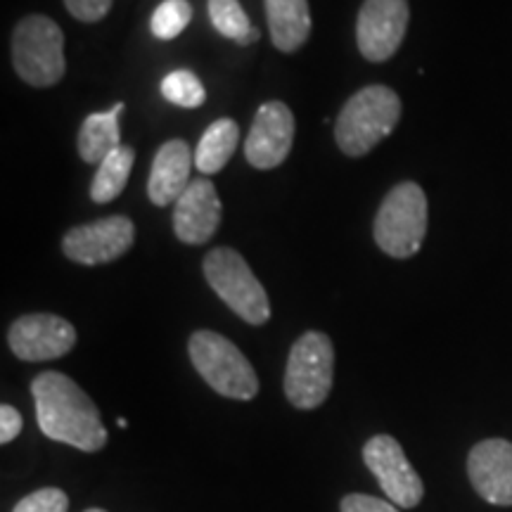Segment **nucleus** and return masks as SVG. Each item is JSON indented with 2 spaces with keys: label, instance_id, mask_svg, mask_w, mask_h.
<instances>
[{
  "label": "nucleus",
  "instance_id": "nucleus-1",
  "mask_svg": "<svg viewBox=\"0 0 512 512\" xmlns=\"http://www.w3.org/2000/svg\"><path fill=\"white\" fill-rule=\"evenodd\" d=\"M31 394L36 403L38 427L48 439L86 453L105 448L107 430L98 406L72 377L48 370L31 382Z\"/></svg>",
  "mask_w": 512,
  "mask_h": 512
},
{
  "label": "nucleus",
  "instance_id": "nucleus-2",
  "mask_svg": "<svg viewBox=\"0 0 512 512\" xmlns=\"http://www.w3.org/2000/svg\"><path fill=\"white\" fill-rule=\"evenodd\" d=\"M401 119V100L392 88L368 86L358 91L339 112L337 145L344 155L363 157L394 131Z\"/></svg>",
  "mask_w": 512,
  "mask_h": 512
},
{
  "label": "nucleus",
  "instance_id": "nucleus-3",
  "mask_svg": "<svg viewBox=\"0 0 512 512\" xmlns=\"http://www.w3.org/2000/svg\"><path fill=\"white\" fill-rule=\"evenodd\" d=\"M188 354L202 380L226 399L249 401L259 394V377L252 363L228 337L197 330L188 342Z\"/></svg>",
  "mask_w": 512,
  "mask_h": 512
},
{
  "label": "nucleus",
  "instance_id": "nucleus-4",
  "mask_svg": "<svg viewBox=\"0 0 512 512\" xmlns=\"http://www.w3.org/2000/svg\"><path fill=\"white\" fill-rule=\"evenodd\" d=\"M427 233V195L418 183H399L375 216V242L384 254L408 259L418 254Z\"/></svg>",
  "mask_w": 512,
  "mask_h": 512
},
{
  "label": "nucleus",
  "instance_id": "nucleus-5",
  "mask_svg": "<svg viewBox=\"0 0 512 512\" xmlns=\"http://www.w3.org/2000/svg\"><path fill=\"white\" fill-rule=\"evenodd\" d=\"M335 380V347L323 332H304L294 342L285 370V396L294 408L313 411L328 399Z\"/></svg>",
  "mask_w": 512,
  "mask_h": 512
},
{
  "label": "nucleus",
  "instance_id": "nucleus-6",
  "mask_svg": "<svg viewBox=\"0 0 512 512\" xmlns=\"http://www.w3.org/2000/svg\"><path fill=\"white\" fill-rule=\"evenodd\" d=\"M204 278L226 306L249 325H264L271 318V304L264 285L252 268L230 247L211 249L204 256Z\"/></svg>",
  "mask_w": 512,
  "mask_h": 512
},
{
  "label": "nucleus",
  "instance_id": "nucleus-7",
  "mask_svg": "<svg viewBox=\"0 0 512 512\" xmlns=\"http://www.w3.org/2000/svg\"><path fill=\"white\" fill-rule=\"evenodd\" d=\"M12 60L29 86H55L64 74V34L50 17L31 15L17 24Z\"/></svg>",
  "mask_w": 512,
  "mask_h": 512
},
{
  "label": "nucleus",
  "instance_id": "nucleus-8",
  "mask_svg": "<svg viewBox=\"0 0 512 512\" xmlns=\"http://www.w3.org/2000/svg\"><path fill=\"white\" fill-rule=\"evenodd\" d=\"M363 463L373 472L389 501L399 508H415L425 496V486L399 441L389 434H377L363 446Z\"/></svg>",
  "mask_w": 512,
  "mask_h": 512
},
{
  "label": "nucleus",
  "instance_id": "nucleus-9",
  "mask_svg": "<svg viewBox=\"0 0 512 512\" xmlns=\"http://www.w3.org/2000/svg\"><path fill=\"white\" fill-rule=\"evenodd\" d=\"M411 22L408 0H366L356 22V43L370 62L396 55Z\"/></svg>",
  "mask_w": 512,
  "mask_h": 512
},
{
  "label": "nucleus",
  "instance_id": "nucleus-10",
  "mask_svg": "<svg viewBox=\"0 0 512 512\" xmlns=\"http://www.w3.org/2000/svg\"><path fill=\"white\" fill-rule=\"evenodd\" d=\"M136 240V226L126 216H107V219L76 226L64 235L62 249L67 259L83 266L112 264L124 256Z\"/></svg>",
  "mask_w": 512,
  "mask_h": 512
},
{
  "label": "nucleus",
  "instance_id": "nucleus-11",
  "mask_svg": "<svg viewBox=\"0 0 512 512\" xmlns=\"http://www.w3.org/2000/svg\"><path fill=\"white\" fill-rule=\"evenodd\" d=\"M8 342L12 354L22 361H53L74 349L76 330L55 313H29L10 325Z\"/></svg>",
  "mask_w": 512,
  "mask_h": 512
},
{
  "label": "nucleus",
  "instance_id": "nucleus-12",
  "mask_svg": "<svg viewBox=\"0 0 512 512\" xmlns=\"http://www.w3.org/2000/svg\"><path fill=\"white\" fill-rule=\"evenodd\" d=\"M294 140V117L285 102H266L256 112L245 143L247 162L254 169H275L290 155Z\"/></svg>",
  "mask_w": 512,
  "mask_h": 512
},
{
  "label": "nucleus",
  "instance_id": "nucleus-13",
  "mask_svg": "<svg viewBox=\"0 0 512 512\" xmlns=\"http://www.w3.org/2000/svg\"><path fill=\"white\" fill-rule=\"evenodd\" d=\"M467 475L486 503L512 505V441H479L467 456Z\"/></svg>",
  "mask_w": 512,
  "mask_h": 512
},
{
  "label": "nucleus",
  "instance_id": "nucleus-14",
  "mask_svg": "<svg viewBox=\"0 0 512 512\" xmlns=\"http://www.w3.org/2000/svg\"><path fill=\"white\" fill-rule=\"evenodd\" d=\"M221 223V200L211 181H192L174 209V230L185 245H204Z\"/></svg>",
  "mask_w": 512,
  "mask_h": 512
},
{
  "label": "nucleus",
  "instance_id": "nucleus-15",
  "mask_svg": "<svg viewBox=\"0 0 512 512\" xmlns=\"http://www.w3.org/2000/svg\"><path fill=\"white\" fill-rule=\"evenodd\" d=\"M192 152L185 140H169L159 147L155 162H152L150 181H147V195L152 204L166 207L176 204L190 185Z\"/></svg>",
  "mask_w": 512,
  "mask_h": 512
},
{
  "label": "nucleus",
  "instance_id": "nucleus-16",
  "mask_svg": "<svg viewBox=\"0 0 512 512\" xmlns=\"http://www.w3.org/2000/svg\"><path fill=\"white\" fill-rule=\"evenodd\" d=\"M268 29L273 46L283 53H294L311 34L309 0H266Z\"/></svg>",
  "mask_w": 512,
  "mask_h": 512
},
{
  "label": "nucleus",
  "instance_id": "nucleus-17",
  "mask_svg": "<svg viewBox=\"0 0 512 512\" xmlns=\"http://www.w3.org/2000/svg\"><path fill=\"white\" fill-rule=\"evenodd\" d=\"M124 112V102H117L110 112H95L81 124L79 155L88 164H102L114 150L121 147L119 114Z\"/></svg>",
  "mask_w": 512,
  "mask_h": 512
},
{
  "label": "nucleus",
  "instance_id": "nucleus-18",
  "mask_svg": "<svg viewBox=\"0 0 512 512\" xmlns=\"http://www.w3.org/2000/svg\"><path fill=\"white\" fill-rule=\"evenodd\" d=\"M240 128L233 119H219L214 121L204 136L200 138V145L195 150V166L202 174H219L228 159L233 157L235 147H238Z\"/></svg>",
  "mask_w": 512,
  "mask_h": 512
},
{
  "label": "nucleus",
  "instance_id": "nucleus-19",
  "mask_svg": "<svg viewBox=\"0 0 512 512\" xmlns=\"http://www.w3.org/2000/svg\"><path fill=\"white\" fill-rule=\"evenodd\" d=\"M133 162H136V150L128 145H121L114 150L105 162L100 164L98 174H95L91 183V200L107 204L124 192L128 176H131Z\"/></svg>",
  "mask_w": 512,
  "mask_h": 512
},
{
  "label": "nucleus",
  "instance_id": "nucleus-20",
  "mask_svg": "<svg viewBox=\"0 0 512 512\" xmlns=\"http://www.w3.org/2000/svg\"><path fill=\"white\" fill-rule=\"evenodd\" d=\"M209 17L214 29L240 46H252L259 41V29L249 22L247 12L238 0H209Z\"/></svg>",
  "mask_w": 512,
  "mask_h": 512
},
{
  "label": "nucleus",
  "instance_id": "nucleus-21",
  "mask_svg": "<svg viewBox=\"0 0 512 512\" xmlns=\"http://www.w3.org/2000/svg\"><path fill=\"white\" fill-rule=\"evenodd\" d=\"M162 95L171 105L185 107V110L200 107L207 98L202 81L188 69H176V72L166 74L162 79Z\"/></svg>",
  "mask_w": 512,
  "mask_h": 512
},
{
  "label": "nucleus",
  "instance_id": "nucleus-22",
  "mask_svg": "<svg viewBox=\"0 0 512 512\" xmlns=\"http://www.w3.org/2000/svg\"><path fill=\"white\" fill-rule=\"evenodd\" d=\"M192 19V8L188 0H164L152 15V34L162 41L181 36Z\"/></svg>",
  "mask_w": 512,
  "mask_h": 512
},
{
  "label": "nucleus",
  "instance_id": "nucleus-23",
  "mask_svg": "<svg viewBox=\"0 0 512 512\" xmlns=\"http://www.w3.org/2000/svg\"><path fill=\"white\" fill-rule=\"evenodd\" d=\"M69 498L62 489L48 486V489H38L34 494L24 496L22 501L15 505L12 512H67Z\"/></svg>",
  "mask_w": 512,
  "mask_h": 512
},
{
  "label": "nucleus",
  "instance_id": "nucleus-24",
  "mask_svg": "<svg viewBox=\"0 0 512 512\" xmlns=\"http://www.w3.org/2000/svg\"><path fill=\"white\" fill-rule=\"evenodd\" d=\"M342 512H401L396 510L392 501H384V498H375L368 494H349L339 503Z\"/></svg>",
  "mask_w": 512,
  "mask_h": 512
},
{
  "label": "nucleus",
  "instance_id": "nucleus-25",
  "mask_svg": "<svg viewBox=\"0 0 512 512\" xmlns=\"http://www.w3.org/2000/svg\"><path fill=\"white\" fill-rule=\"evenodd\" d=\"M67 10L81 22H100L112 8V0H64Z\"/></svg>",
  "mask_w": 512,
  "mask_h": 512
},
{
  "label": "nucleus",
  "instance_id": "nucleus-26",
  "mask_svg": "<svg viewBox=\"0 0 512 512\" xmlns=\"http://www.w3.org/2000/svg\"><path fill=\"white\" fill-rule=\"evenodd\" d=\"M22 415H19L17 408L8 406V403H3L0 406V441L3 444H10V441L17 439V434L22 432Z\"/></svg>",
  "mask_w": 512,
  "mask_h": 512
},
{
  "label": "nucleus",
  "instance_id": "nucleus-27",
  "mask_svg": "<svg viewBox=\"0 0 512 512\" xmlns=\"http://www.w3.org/2000/svg\"><path fill=\"white\" fill-rule=\"evenodd\" d=\"M117 425H119V427H124V430H126V427H128V420H126V418H119V420H117Z\"/></svg>",
  "mask_w": 512,
  "mask_h": 512
},
{
  "label": "nucleus",
  "instance_id": "nucleus-28",
  "mask_svg": "<svg viewBox=\"0 0 512 512\" xmlns=\"http://www.w3.org/2000/svg\"><path fill=\"white\" fill-rule=\"evenodd\" d=\"M83 512H107V510H100V508H91V510H83Z\"/></svg>",
  "mask_w": 512,
  "mask_h": 512
}]
</instances>
